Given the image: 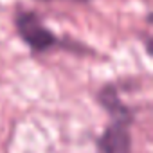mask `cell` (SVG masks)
Returning a JSON list of instances; mask_svg holds the SVG:
<instances>
[{
    "label": "cell",
    "instance_id": "obj_1",
    "mask_svg": "<svg viewBox=\"0 0 153 153\" xmlns=\"http://www.w3.org/2000/svg\"><path fill=\"white\" fill-rule=\"evenodd\" d=\"M15 29L18 38L29 47L33 54H43L56 47H67L68 40L65 42L59 38L52 29H49L42 16L31 9H20L15 15Z\"/></svg>",
    "mask_w": 153,
    "mask_h": 153
},
{
    "label": "cell",
    "instance_id": "obj_2",
    "mask_svg": "<svg viewBox=\"0 0 153 153\" xmlns=\"http://www.w3.org/2000/svg\"><path fill=\"white\" fill-rule=\"evenodd\" d=\"M135 119H112L96 140L97 153H131V124Z\"/></svg>",
    "mask_w": 153,
    "mask_h": 153
},
{
    "label": "cell",
    "instance_id": "obj_3",
    "mask_svg": "<svg viewBox=\"0 0 153 153\" xmlns=\"http://www.w3.org/2000/svg\"><path fill=\"white\" fill-rule=\"evenodd\" d=\"M96 99L110 115V119H135V108H131L121 99L115 83H105L97 90Z\"/></svg>",
    "mask_w": 153,
    "mask_h": 153
},
{
    "label": "cell",
    "instance_id": "obj_4",
    "mask_svg": "<svg viewBox=\"0 0 153 153\" xmlns=\"http://www.w3.org/2000/svg\"><path fill=\"white\" fill-rule=\"evenodd\" d=\"M38 2H56V0H38ZM63 2H72V4H88L90 0H63Z\"/></svg>",
    "mask_w": 153,
    "mask_h": 153
}]
</instances>
